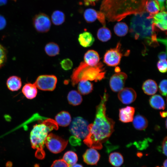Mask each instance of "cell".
Listing matches in <instances>:
<instances>
[{"instance_id":"obj_1","label":"cell","mask_w":167,"mask_h":167,"mask_svg":"<svg viewBox=\"0 0 167 167\" xmlns=\"http://www.w3.org/2000/svg\"><path fill=\"white\" fill-rule=\"evenodd\" d=\"M108 95L105 91L96 107V116L93 123L89 124V133L84 143L90 148L100 149L114 131L115 122L106 114V103Z\"/></svg>"},{"instance_id":"obj_35","label":"cell","mask_w":167,"mask_h":167,"mask_svg":"<svg viewBox=\"0 0 167 167\" xmlns=\"http://www.w3.org/2000/svg\"><path fill=\"white\" fill-rule=\"evenodd\" d=\"M157 67L160 72L162 73H166L167 70L166 60H159L157 63Z\"/></svg>"},{"instance_id":"obj_31","label":"cell","mask_w":167,"mask_h":167,"mask_svg":"<svg viewBox=\"0 0 167 167\" xmlns=\"http://www.w3.org/2000/svg\"><path fill=\"white\" fill-rule=\"evenodd\" d=\"M99 12H97L93 9L88 8L84 12V18L87 23H92L97 19Z\"/></svg>"},{"instance_id":"obj_27","label":"cell","mask_w":167,"mask_h":167,"mask_svg":"<svg viewBox=\"0 0 167 167\" xmlns=\"http://www.w3.org/2000/svg\"><path fill=\"white\" fill-rule=\"evenodd\" d=\"M46 53L49 56L53 57L59 54L60 49L57 44L51 42L47 43L45 47Z\"/></svg>"},{"instance_id":"obj_49","label":"cell","mask_w":167,"mask_h":167,"mask_svg":"<svg viewBox=\"0 0 167 167\" xmlns=\"http://www.w3.org/2000/svg\"><path fill=\"white\" fill-rule=\"evenodd\" d=\"M165 125H166L165 126L166 128L167 127V120H166L165 121Z\"/></svg>"},{"instance_id":"obj_10","label":"cell","mask_w":167,"mask_h":167,"mask_svg":"<svg viewBox=\"0 0 167 167\" xmlns=\"http://www.w3.org/2000/svg\"><path fill=\"white\" fill-rule=\"evenodd\" d=\"M33 24L36 30L41 33L48 32L51 26V22L49 17L43 13H39L34 17Z\"/></svg>"},{"instance_id":"obj_2","label":"cell","mask_w":167,"mask_h":167,"mask_svg":"<svg viewBox=\"0 0 167 167\" xmlns=\"http://www.w3.org/2000/svg\"><path fill=\"white\" fill-rule=\"evenodd\" d=\"M148 0H103L100 12L109 21H119L127 16L146 11Z\"/></svg>"},{"instance_id":"obj_12","label":"cell","mask_w":167,"mask_h":167,"mask_svg":"<svg viewBox=\"0 0 167 167\" xmlns=\"http://www.w3.org/2000/svg\"><path fill=\"white\" fill-rule=\"evenodd\" d=\"M147 18H152L155 26L161 30H166L167 12L165 11H160V12L154 14H149Z\"/></svg>"},{"instance_id":"obj_40","label":"cell","mask_w":167,"mask_h":167,"mask_svg":"<svg viewBox=\"0 0 167 167\" xmlns=\"http://www.w3.org/2000/svg\"><path fill=\"white\" fill-rule=\"evenodd\" d=\"M167 137L164 139L162 143V151L163 153L165 156H167Z\"/></svg>"},{"instance_id":"obj_48","label":"cell","mask_w":167,"mask_h":167,"mask_svg":"<svg viewBox=\"0 0 167 167\" xmlns=\"http://www.w3.org/2000/svg\"><path fill=\"white\" fill-rule=\"evenodd\" d=\"M167 160L166 159L163 163V166L164 167H167Z\"/></svg>"},{"instance_id":"obj_28","label":"cell","mask_w":167,"mask_h":167,"mask_svg":"<svg viewBox=\"0 0 167 167\" xmlns=\"http://www.w3.org/2000/svg\"><path fill=\"white\" fill-rule=\"evenodd\" d=\"M98 39L102 42H105L109 40L111 37V33L110 30L104 27L100 28L97 33Z\"/></svg>"},{"instance_id":"obj_5","label":"cell","mask_w":167,"mask_h":167,"mask_svg":"<svg viewBox=\"0 0 167 167\" xmlns=\"http://www.w3.org/2000/svg\"><path fill=\"white\" fill-rule=\"evenodd\" d=\"M101 62L91 66L84 62H81L79 66L74 69L71 76L72 85L75 86L81 80L100 81L105 77V72Z\"/></svg>"},{"instance_id":"obj_3","label":"cell","mask_w":167,"mask_h":167,"mask_svg":"<svg viewBox=\"0 0 167 167\" xmlns=\"http://www.w3.org/2000/svg\"><path fill=\"white\" fill-rule=\"evenodd\" d=\"M149 14L146 11L134 15L131 22V32L136 39H145L150 44H157L155 26L152 19L147 18Z\"/></svg>"},{"instance_id":"obj_21","label":"cell","mask_w":167,"mask_h":167,"mask_svg":"<svg viewBox=\"0 0 167 167\" xmlns=\"http://www.w3.org/2000/svg\"><path fill=\"white\" fill-rule=\"evenodd\" d=\"M150 105L154 109H163L165 108V103L162 97L159 95H154L149 100Z\"/></svg>"},{"instance_id":"obj_42","label":"cell","mask_w":167,"mask_h":167,"mask_svg":"<svg viewBox=\"0 0 167 167\" xmlns=\"http://www.w3.org/2000/svg\"><path fill=\"white\" fill-rule=\"evenodd\" d=\"M6 25V21L2 15H0V30L4 29Z\"/></svg>"},{"instance_id":"obj_14","label":"cell","mask_w":167,"mask_h":167,"mask_svg":"<svg viewBox=\"0 0 167 167\" xmlns=\"http://www.w3.org/2000/svg\"><path fill=\"white\" fill-rule=\"evenodd\" d=\"M100 155L95 149L90 148L87 149L83 156L84 161L90 165L97 164L100 158Z\"/></svg>"},{"instance_id":"obj_41","label":"cell","mask_w":167,"mask_h":167,"mask_svg":"<svg viewBox=\"0 0 167 167\" xmlns=\"http://www.w3.org/2000/svg\"><path fill=\"white\" fill-rule=\"evenodd\" d=\"M160 5V11H165L166 8V0H156Z\"/></svg>"},{"instance_id":"obj_36","label":"cell","mask_w":167,"mask_h":167,"mask_svg":"<svg viewBox=\"0 0 167 167\" xmlns=\"http://www.w3.org/2000/svg\"><path fill=\"white\" fill-rule=\"evenodd\" d=\"M167 80L164 79L160 83L159 86L160 92L163 96H166L167 95Z\"/></svg>"},{"instance_id":"obj_32","label":"cell","mask_w":167,"mask_h":167,"mask_svg":"<svg viewBox=\"0 0 167 167\" xmlns=\"http://www.w3.org/2000/svg\"><path fill=\"white\" fill-rule=\"evenodd\" d=\"M128 27L124 23H117L114 26V31L115 34L119 36H123L128 32Z\"/></svg>"},{"instance_id":"obj_13","label":"cell","mask_w":167,"mask_h":167,"mask_svg":"<svg viewBox=\"0 0 167 167\" xmlns=\"http://www.w3.org/2000/svg\"><path fill=\"white\" fill-rule=\"evenodd\" d=\"M137 96L135 91L132 88H125L119 92L118 97L123 104H129L134 102Z\"/></svg>"},{"instance_id":"obj_8","label":"cell","mask_w":167,"mask_h":167,"mask_svg":"<svg viewBox=\"0 0 167 167\" xmlns=\"http://www.w3.org/2000/svg\"><path fill=\"white\" fill-rule=\"evenodd\" d=\"M121 45L120 43L119 42L115 48L110 49L106 52L104 55L103 62L107 65L114 66L119 64L123 55L120 50Z\"/></svg>"},{"instance_id":"obj_4","label":"cell","mask_w":167,"mask_h":167,"mask_svg":"<svg viewBox=\"0 0 167 167\" xmlns=\"http://www.w3.org/2000/svg\"><path fill=\"white\" fill-rule=\"evenodd\" d=\"M55 121L50 118L46 119L42 122L33 126L30 134V139L32 148L36 150L35 156L38 158L42 159L45 156L44 150L45 140L49 133L58 129Z\"/></svg>"},{"instance_id":"obj_39","label":"cell","mask_w":167,"mask_h":167,"mask_svg":"<svg viewBox=\"0 0 167 167\" xmlns=\"http://www.w3.org/2000/svg\"><path fill=\"white\" fill-rule=\"evenodd\" d=\"M70 143L73 145H77L80 144V139L73 136L71 137L69 139Z\"/></svg>"},{"instance_id":"obj_7","label":"cell","mask_w":167,"mask_h":167,"mask_svg":"<svg viewBox=\"0 0 167 167\" xmlns=\"http://www.w3.org/2000/svg\"><path fill=\"white\" fill-rule=\"evenodd\" d=\"M68 140L52 133L49 134L45 144L48 149L54 153H59L66 147Z\"/></svg>"},{"instance_id":"obj_37","label":"cell","mask_w":167,"mask_h":167,"mask_svg":"<svg viewBox=\"0 0 167 167\" xmlns=\"http://www.w3.org/2000/svg\"><path fill=\"white\" fill-rule=\"evenodd\" d=\"M51 167H70V166L63 159H59L55 161Z\"/></svg>"},{"instance_id":"obj_17","label":"cell","mask_w":167,"mask_h":167,"mask_svg":"<svg viewBox=\"0 0 167 167\" xmlns=\"http://www.w3.org/2000/svg\"><path fill=\"white\" fill-rule=\"evenodd\" d=\"M78 41L81 46L87 48L93 45L95 41V39L90 32L85 31L79 35Z\"/></svg>"},{"instance_id":"obj_20","label":"cell","mask_w":167,"mask_h":167,"mask_svg":"<svg viewBox=\"0 0 167 167\" xmlns=\"http://www.w3.org/2000/svg\"><path fill=\"white\" fill-rule=\"evenodd\" d=\"M22 92L27 99H32L36 97L37 91V88L34 84L28 83L23 87Z\"/></svg>"},{"instance_id":"obj_19","label":"cell","mask_w":167,"mask_h":167,"mask_svg":"<svg viewBox=\"0 0 167 167\" xmlns=\"http://www.w3.org/2000/svg\"><path fill=\"white\" fill-rule=\"evenodd\" d=\"M142 89L146 94L152 95L156 93L158 89V87L156 82L151 79L146 80L143 84Z\"/></svg>"},{"instance_id":"obj_50","label":"cell","mask_w":167,"mask_h":167,"mask_svg":"<svg viewBox=\"0 0 167 167\" xmlns=\"http://www.w3.org/2000/svg\"><path fill=\"white\" fill-rule=\"evenodd\" d=\"M14 0V1H16V0Z\"/></svg>"},{"instance_id":"obj_45","label":"cell","mask_w":167,"mask_h":167,"mask_svg":"<svg viewBox=\"0 0 167 167\" xmlns=\"http://www.w3.org/2000/svg\"><path fill=\"white\" fill-rule=\"evenodd\" d=\"M160 115L162 118H165L167 116L166 112H160Z\"/></svg>"},{"instance_id":"obj_43","label":"cell","mask_w":167,"mask_h":167,"mask_svg":"<svg viewBox=\"0 0 167 167\" xmlns=\"http://www.w3.org/2000/svg\"><path fill=\"white\" fill-rule=\"evenodd\" d=\"M158 57L160 60H166V53L165 52H161L159 54Z\"/></svg>"},{"instance_id":"obj_11","label":"cell","mask_w":167,"mask_h":167,"mask_svg":"<svg viewBox=\"0 0 167 167\" xmlns=\"http://www.w3.org/2000/svg\"><path fill=\"white\" fill-rule=\"evenodd\" d=\"M127 77V75L123 72H119L113 75L109 80L111 89L114 92H119L124 88Z\"/></svg>"},{"instance_id":"obj_9","label":"cell","mask_w":167,"mask_h":167,"mask_svg":"<svg viewBox=\"0 0 167 167\" xmlns=\"http://www.w3.org/2000/svg\"><path fill=\"white\" fill-rule=\"evenodd\" d=\"M57 82V78L54 75H42L37 77L34 84L40 90L52 91L55 89Z\"/></svg>"},{"instance_id":"obj_16","label":"cell","mask_w":167,"mask_h":167,"mask_svg":"<svg viewBox=\"0 0 167 167\" xmlns=\"http://www.w3.org/2000/svg\"><path fill=\"white\" fill-rule=\"evenodd\" d=\"M84 62L90 66H93L97 65L100 60L98 53L93 50L87 51L84 56Z\"/></svg>"},{"instance_id":"obj_6","label":"cell","mask_w":167,"mask_h":167,"mask_svg":"<svg viewBox=\"0 0 167 167\" xmlns=\"http://www.w3.org/2000/svg\"><path fill=\"white\" fill-rule=\"evenodd\" d=\"M88 122L82 118H74L70 125L69 130L72 134L80 139H84L89 133Z\"/></svg>"},{"instance_id":"obj_29","label":"cell","mask_w":167,"mask_h":167,"mask_svg":"<svg viewBox=\"0 0 167 167\" xmlns=\"http://www.w3.org/2000/svg\"><path fill=\"white\" fill-rule=\"evenodd\" d=\"M146 11L150 14H154L159 12L160 11V8L158 2L156 0H148L146 5Z\"/></svg>"},{"instance_id":"obj_18","label":"cell","mask_w":167,"mask_h":167,"mask_svg":"<svg viewBox=\"0 0 167 167\" xmlns=\"http://www.w3.org/2000/svg\"><path fill=\"white\" fill-rule=\"evenodd\" d=\"M55 121L58 125L62 126H66L70 123L71 117L68 112L62 111L56 115Z\"/></svg>"},{"instance_id":"obj_44","label":"cell","mask_w":167,"mask_h":167,"mask_svg":"<svg viewBox=\"0 0 167 167\" xmlns=\"http://www.w3.org/2000/svg\"><path fill=\"white\" fill-rule=\"evenodd\" d=\"M86 5H94L95 2L98 0H83Z\"/></svg>"},{"instance_id":"obj_26","label":"cell","mask_w":167,"mask_h":167,"mask_svg":"<svg viewBox=\"0 0 167 167\" xmlns=\"http://www.w3.org/2000/svg\"><path fill=\"white\" fill-rule=\"evenodd\" d=\"M109 160L110 164L115 167H119L123 163L124 159L122 155L117 152H113L110 154Z\"/></svg>"},{"instance_id":"obj_25","label":"cell","mask_w":167,"mask_h":167,"mask_svg":"<svg viewBox=\"0 0 167 167\" xmlns=\"http://www.w3.org/2000/svg\"><path fill=\"white\" fill-rule=\"evenodd\" d=\"M67 98L69 104L76 106L80 104L82 101L80 94L76 90H71L68 93Z\"/></svg>"},{"instance_id":"obj_46","label":"cell","mask_w":167,"mask_h":167,"mask_svg":"<svg viewBox=\"0 0 167 167\" xmlns=\"http://www.w3.org/2000/svg\"><path fill=\"white\" fill-rule=\"evenodd\" d=\"M7 1V0H0V6L5 4Z\"/></svg>"},{"instance_id":"obj_38","label":"cell","mask_w":167,"mask_h":167,"mask_svg":"<svg viewBox=\"0 0 167 167\" xmlns=\"http://www.w3.org/2000/svg\"><path fill=\"white\" fill-rule=\"evenodd\" d=\"M6 59V53L4 48L0 45V67L4 64Z\"/></svg>"},{"instance_id":"obj_33","label":"cell","mask_w":167,"mask_h":167,"mask_svg":"<svg viewBox=\"0 0 167 167\" xmlns=\"http://www.w3.org/2000/svg\"><path fill=\"white\" fill-rule=\"evenodd\" d=\"M62 159L70 166L76 163L78 160V157L75 152L68 151L64 154Z\"/></svg>"},{"instance_id":"obj_23","label":"cell","mask_w":167,"mask_h":167,"mask_svg":"<svg viewBox=\"0 0 167 167\" xmlns=\"http://www.w3.org/2000/svg\"><path fill=\"white\" fill-rule=\"evenodd\" d=\"M78 83V92L81 94H88L90 93L93 90V84L89 80H82L79 81Z\"/></svg>"},{"instance_id":"obj_24","label":"cell","mask_w":167,"mask_h":167,"mask_svg":"<svg viewBox=\"0 0 167 167\" xmlns=\"http://www.w3.org/2000/svg\"><path fill=\"white\" fill-rule=\"evenodd\" d=\"M133 124L134 127L136 129L142 130L145 129L148 125V121L144 116L138 114L134 118Z\"/></svg>"},{"instance_id":"obj_30","label":"cell","mask_w":167,"mask_h":167,"mask_svg":"<svg viewBox=\"0 0 167 167\" xmlns=\"http://www.w3.org/2000/svg\"><path fill=\"white\" fill-rule=\"evenodd\" d=\"M51 20L53 24L56 25H59L62 24L65 19V15L62 11L56 10L52 14Z\"/></svg>"},{"instance_id":"obj_22","label":"cell","mask_w":167,"mask_h":167,"mask_svg":"<svg viewBox=\"0 0 167 167\" xmlns=\"http://www.w3.org/2000/svg\"><path fill=\"white\" fill-rule=\"evenodd\" d=\"M6 85L8 88L11 91H17L20 89L22 86L21 79L16 76H11L7 80Z\"/></svg>"},{"instance_id":"obj_47","label":"cell","mask_w":167,"mask_h":167,"mask_svg":"<svg viewBox=\"0 0 167 167\" xmlns=\"http://www.w3.org/2000/svg\"><path fill=\"white\" fill-rule=\"evenodd\" d=\"M70 167H83V166L79 164H75L72 165L70 166Z\"/></svg>"},{"instance_id":"obj_34","label":"cell","mask_w":167,"mask_h":167,"mask_svg":"<svg viewBox=\"0 0 167 167\" xmlns=\"http://www.w3.org/2000/svg\"><path fill=\"white\" fill-rule=\"evenodd\" d=\"M60 64L62 68L65 71L71 69L73 66L72 61L68 58L62 60L60 62Z\"/></svg>"},{"instance_id":"obj_15","label":"cell","mask_w":167,"mask_h":167,"mask_svg":"<svg viewBox=\"0 0 167 167\" xmlns=\"http://www.w3.org/2000/svg\"><path fill=\"white\" fill-rule=\"evenodd\" d=\"M135 109L131 106L121 108L119 110V120L122 122L127 123L132 121Z\"/></svg>"}]
</instances>
